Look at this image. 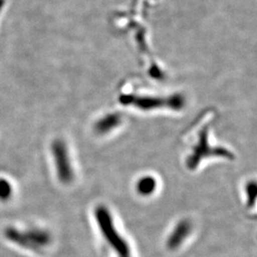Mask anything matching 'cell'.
<instances>
[{
  "mask_svg": "<svg viewBox=\"0 0 257 257\" xmlns=\"http://www.w3.org/2000/svg\"><path fill=\"white\" fill-rule=\"evenodd\" d=\"M95 219L98 223L102 236L118 257H132L131 248L126 239L123 238L116 229L109 210L99 206L95 210Z\"/></svg>",
  "mask_w": 257,
  "mask_h": 257,
  "instance_id": "cell-1",
  "label": "cell"
},
{
  "mask_svg": "<svg viewBox=\"0 0 257 257\" xmlns=\"http://www.w3.org/2000/svg\"><path fill=\"white\" fill-rule=\"evenodd\" d=\"M119 101L123 105L134 106L140 110H144L163 108L178 110L182 109L185 105V98L180 94L170 96L123 94L120 96Z\"/></svg>",
  "mask_w": 257,
  "mask_h": 257,
  "instance_id": "cell-2",
  "label": "cell"
},
{
  "mask_svg": "<svg viewBox=\"0 0 257 257\" xmlns=\"http://www.w3.org/2000/svg\"><path fill=\"white\" fill-rule=\"evenodd\" d=\"M209 125H203L202 128L198 132L197 142L192 149V153L188 156L186 164L191 170L197 168L203 159L210 157H223L232 159V154L225 148L213 147L209 141Z\"/></svg>",
  "mask_w": 257,
  "mask_h": 257,
  "instance_id": "cell-3",
  "label": "cell"
},
{
  "mask_svg": "<svg viewBox=\"0 0 257 257\" xmlns=\"http://www.w3.org/2000/svg\"><path fill=\"white\" fill-rule=\"evenodd\" d=\"M52 152L58 179L64 184L72 182L74 179V172L71 165L69 152L64 142L62 140H55L52 145Z\"/></svg>",
  "mask_w": 257,
  "mask_h": 257,
  "instance_id": "cell-4",
  "label": "cell"
},
{
  "mask_svg": "<svg viewBox=\"0 0 257 257\" xmlns=\"http://www.w3.org/2000/svg\"><path fill=\"white\" fill-rule=\"evenodd\" d=\"M6 235L11 240L21 244L23 246L33 247V248H40L46 246L50 243V234L44 230H33L20 232L19 230L13 228H9L6 230Z\"/></svg>",
  "mask_w": 257,
  "mask_h": 257,
  "instance_id": "cell-5",
  "label": "cell"
},
{
  "mask_svg": "<svg viewBox=\"0 0 257 257\" xmlns=\"http://www.w3.org/2000/svg\"><path fill=\"white\" fill-rule=\"evenodd\" d=\"M192 231V224L187 220L180 221L170 234L167 246L170 249H176L184 243Z\"/></svg>",
  "mask_w": 257,
  "mask_h": 257,
  "instance_id": "cell-6",
  "label": "cell"
},
{
  "mask_svg": "<svg viewBox=\"0 0 257 257\" xmlns=\"http://www.w3.org/2000/svg\"><path fill=\"white\" fill-rule=\"evenodd\" d=\"M121 123V116L118 113H109L98 120L94 128L98 134H107L110 131L117 128Z\"/></svg>",
  "mask_w": 257,
  "mask_h": 257,
  "instance_id": "cell-7",
  "label": "cell"
},
{
  "mask_svg": "<svg viewBox=\"0 0 257 257\" xmlns=\"http://www.w3.org/2000/svg\"><path fill=\"white\" fill-rule=\"evenodd\" d=\"M137 189L140 194L150 195L156 191V180L153 176H144L138 181Z\"/></svg>",
  "mask_w": 257,
  "mask_h": 257,
  "instance_id": "cell-8",
  "label": "cell"
},
{
  "mask_svg": "<svg viewBox=\"0 0 257 257\" xmlns=\"http://www.w3.org/2000/svg\"><path fill=\"white\" fill-rule=\"evenodd\" d=\"M12 186L11 184L3 178H0V199L8 200L12 195Z\"/></svg>",
  "mask_w": 257,
  "mask_h": 257,
  "instance_id": "cell-9",
  "label": "cell"
},
{
  "mask_svg": "<svg viewBox=\"0 0 257 257\" xmlns=\"http://www.w3.org/2000/svg\"><path fill=\"white\" fill-rule=\"evenodd\" d=\"M247 194H248V205H253L256 197V185L255 182H249L247 185Z\"/></svg>",
  "mask_w": 257,
  "mask_h": 257,
  "instance_id": "cell-10",
  "label": "cell"
}]
</instances>
